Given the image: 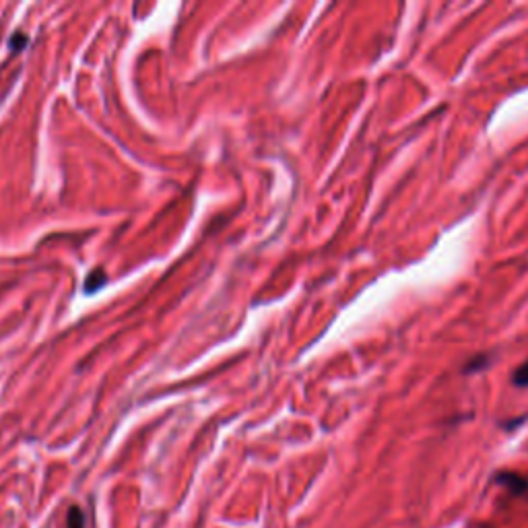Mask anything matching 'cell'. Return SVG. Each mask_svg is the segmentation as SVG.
<instances>
[{
  "instance_id": "1",
  "label": "cell",
  "mask_w": 528,
  "mask_h": 528,
  "mask_svg": "<svg viewBox=\"0 0 528 528\" xmlns=\"http://www.w3.org/2000/svg\"><path fill=\"white\" fill-rule=\"evenodd\" d=\"M495 483L504 485L506 489H510L512 493H518V495L528 491L527 479L522 475H518V473H512V470H504V473L495 475Z\"/></svg>"
},
{
  "instance_id": "2",
  "label": "cell",
  "mask_w": 528,
  "mask_h": 528,
  "mask_svg": "<svg viewBox=\"0 0 528 528\" xmlns=\"http://www.w3.org/2000/svg\"><path fill=\"white\" fill-rule=\"evenodd\" d=\"M512 384L518 386V388H528V359L514 369V373H512Z\"/></svg>"
},
{
  "instance_id": "3",
  "label": "cell",
  "mask_w": 528,
  "mask_h": 528,
  "mask_svg": "<svg viewBox=\"0 0 528 528\" xmlns=\"http://www.w3.org/2000/svg\"><path fill=\"white\" fill-rule=\"evenodd\" d=\"M489 363V355H475L466 365H464V373H475L483 367H487Z\"/></svg>"
},
{
  "instance_id": "4",
  "label": "cell",
  "mask_w": 528,
  "mask_h": 528,
  "mask_svg": "<svg viewBox=\"0 0 528 528\" xmlns=\"http://www.w3.org/2000/svg\"><path fill=\"white\" fill-rule=\"evenodd\" d=\"M67 528H85V516L81 512V508H71L69 510V522H67Z\"/></svg>"
}]
</instances>
